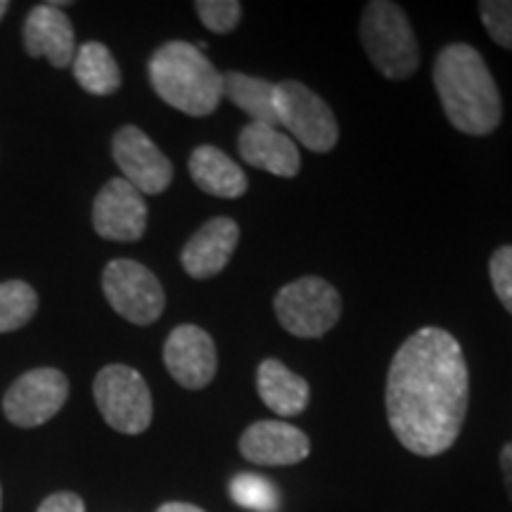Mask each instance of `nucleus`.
<instances>
[{
    "label": "nucleus",
    "instance_id": "1",
    "mask_svg": "<svg viewBox=\"0 0 512 512\" xmlns=\"http://www.w3.org/2000/svg\"><path fill=\"white\" fill-rule=\"evenodd\" d=\"M387 418L399 444L434 458L456 444L470 403V373L458 339L422 328L401 344L387 375Z\"/></svg>",
    "mask_w": 512,
    "mask_h": 512
},
{
    "label": "nucleus",
    "instance_id": "2",
    "mask_svg": "<svg viewBox=\"0 0 512 512\" xmlns=\"http://www.w3.org/2000/svg\"><path fill=\"white\" fill-rule=\"evenodd\" d=\"M434 88L451 126L467 136H489L503 119L494 74L477 48L451 43L434 60Z\"/></svg>",
    "mask_w": 512,
    "mask_h": 512
},
{
    "label": "nucleus",
    "instance_id": "3",
    "mask_svg": "<svg viewBox=\"0 0 512 512\" xmlns=\"http://www.w3.org/2000/svg\"><path fill=\"white\" fill-rule=\"evenodd\" d=\"M147 72L155 93L174 110L188 117H209L219 110L223 74L192 43H164L152 55Z\"/></svg>",
    "mask_w": 512,
    "mask_h": 512
},
{
    "label": "nucleus",
    "instance_id": "4",
    "mask_svg": "<svg viewBox=\"0 0 512 512\" xmlns=\"http://www.w3.org/2000/svg\"><path fill=\"white\" fill-rule=\"evenodd\" d=\"M361 43L373 67L389 81L411 79L420 67V48L406 12L389 0H373L361 15Z\"/></svg>",
    "mask_w": 512,
    "mask_h": 512
},
{
    "label": "nucleus",
    "instance_id": "5",
    "mask_svg": "<svg viewBox=\"0 0 512 512\" xmlns=\"http://www.w3.org/2000/svg\"><path fill=\"white\" fill-rule=\"evenodd\" d=\"M275 316L294 337L318 339L330 332L342 316V297L328 280L304 275L275 294Z\"/></svg>",
    "mask_w": 512,
    "mask_h": 512
},
{
    "label": "nucleus",
    "instance_id": "6",
    "mask_svg": "<svg viewBox=\"0 0 512 512\" xmlns=\"http://www.w3.org/2000/svg\"><path fill=\"white\" fill-rule=\"evenodd\" d=\"M102 418L121 434H143L152 425V394L145 377L128 366L102 368L93 382Z\"/></svg>",
    "mask_w": 512,
    "mask_h": 512
},
{
    "label": "nucleus",
    "instance_id": "7",
    "mask_svg": "<svg viewBox=\"0 0 512 512\" xmlns=\"http://www.w3.org/2000/svg\"><path fill=\"white\" fill-rule=\"evenodd\" d=\"M275 112H278V126H285L311 152L323 155L335 150L339 140L335 112L302 81L287 79L275 83Z\"/></svg>",
    "mask_w": 512,
    "mask_h": 512
},
{
    "label": "nucleus",
    "instance_id": "8",
    "mask_svg": "<svg viewBox=\"0 0 512 512\" xmlns=\"http://www.w3.org/2000/svg\"><path fill=\"white\" fill-rule=\"evenodd\" d=\"M107 302L133 325H152L162 316L164 287L150 268L133 259H114L102 273Z\"/></svg>",
    "mask_w": 512,
    "mask_h": 512
},
{
    "label": "nucleus",
    "instance_id": "9",
    "mask_svg": "<svg viewBox=\"0 0 512 512\" xmlns=\"http://www.w3.org/2000/svg\"><path fill=\"white\" fill-rule=\"evenodd\" d=\"M69 396L67 375L55 368H36L17 377L3 399V411L12 425L31 427L53 420Z\"/></svg>",
    "mask_w": 512,
    "mask_h": 512
},
{
    "label": "nucleus",
    "instance_id": "10",
    "mask_svg": "<svg viewBox=\"0 0 512 512\" xmlns=\"http://www.w3.org/2000/svg\"><path fill=\"white\" fill-rule=\"evenodd\" d=\"M112 157L119 164L124 181L131 183L140 195H159L174 178V166L138 126L119 128L112 140Z\"/></svg>",
    "mask_w": 512,
    "mask_h": 512
},
{
    "label": "nucleus",
    "instance_id": "11",
    "mask_svg": "<svg viewBox=\"0 0 512 512\" xmlns=\"http://www.w3.org/2000/svg\"><path fill=\"white\" fill-rule=\"evenodd\" d=\"M93 228L105 240L138 242L147 228V204L143 195L124 178L107 181L95 197Z\"/></svg>",
    "mask_w": 512,
    "mask_h": 512
},
{
    "label": "nucleus",
    "instance_id": "12",
    "mask_svg": "<svg viewBox=\"0 0 512 512\" xmlns=\"http://www.w3.org/2000/svg\"><path fill=\"white\" fill-rule=\"evenodd\" d=\"M164 363L181 387L204 389L214 380L216 368H219L214 339L197 325H178L166 337Z\"/></svg>",
    "mask_w": 512,
    "mask_h": 512
},
{
    "label": "nucleus",
    "instance_id": "13",
    "mask_svg": "<svg viewBox=\"0 0 512 512\" xmlns=\"http://www.w3.org/2000/svg\"><path fill=\"white\" fill-rule=\"evenodd\" d=\"M242 458L252 465L285 467L309 458L311 441L299 427L280 420H259L240 437Z\"/></svg>",
    "mask_w": 512,
    "mask_h": 512
},
{
    "label": "nucleus",
    "instance_id": "14",
    "mask_svg": "<svg viewBox=\"0 0 512 512\" xmlns=\"http://www.w3.org/2000/svg\"><path fill=\"white\" fill-rule=\"evenodd\" d=\"M240 242L238 223L228 216L211 219L185 242L181 264L185 273L197 280H207L219 275L228 266L230 256Z\"/></svg>",
    "mask_w": 512,
    "mask_h": 512
},
{
    "label": "nucleus",
    "instance_id": "15",
    "mask_svg": "<svg viewBox=\"0 0 512 512\" xmlns=\"http://www.w3.org/2000/svg\"><path fill=\"white\" fill-rule=\"evenodd\" d=\"M24 48L31 57H46L57 69L74 62V27L53 5H38L24 22Z\"/></svg>",
    "mask_w": 512,
    "mask_h": 512
},
{
    "label": "nucleus",
    "instance_id": "16",
    "mask_svg": "<svg viewBox=\"0 0 512 512\" xmlns=\"http://www.w3.org/2000/svg\"><path fill=\"white\" fill-rule=\"evenodd\" d=\"M240 157L256 169L280 178H294L302 169L297 145L278 128L264 124H247L238 138Z\"/></svg>",
    "mask_w": 512,
    "mask_h": 512
},
{
    "label": "nucleus",
    "instance_id": "17",
    "mask_svg": "<svg viewBox=\"0 0 512 512\" xmlns=\"http://www.w3.org/2000/svg\"><path fill=\"white\" fill-rule=\"evenodd\" d=\"M256 389L261 401L280 418L304 413L311 401V387L302 375L292 373L278 358H266L256 370Z\"/></svg>",
    "mask_w": 512,
    "mask_h": 512
},
{
    "label": "nucleus",
    "instance_id": "18",
    "mask_svg": "<svg viewBox=\"0 0 512 512\" xmlns=\"http://www.w3.org/2000/svg\"><path fill=\"white\" fill-rule=\"evenodd\" d=\"M190 176L195 185L214 197L235 200L247 192V176L238 162L214 145H200L190 155Z\"/></svg>",
    "mask_w": 512,
    "mask_h": 512
},
{
    "label": "nucleus",
    "instance_id": "19",
    "mask_svg": "<svg viewBox=\"0 0 512 512\" xmlns=\"http://www.w3.org/2000/svg\"><path fill=\"white\" fill-rule=\"evenodd\" d=\"M223 98L238 105L252 119V124L278 128L275 112V83L242 72L223 74Z\"/></svg>",
    "mask_w": 512,
    "mask_h": 512
},
{
    "label": "nucleus",
    "instance_id": "20",
    "mask_svg": "<svg viewBox=\"0 0 512 512\" xmlns=\"http://www.w3.org/2000/svg\"><path fill=\"white\" fill-rule=\"evenodd\" d=\"M74 79L79 86L91 95H112L121 86L119 64L110 53V48L102 43H83L79 53L74 55Z\"/></svg>",
    "mask_w": 512,
    "mask_h": 512
},
{
    "label": "nucleus",
    "instance_id": "21",
    "mask_svg": "<svg viewBox=\"0 0 512 512\" xmlns=\"http://www.w3.org/2000/svg\"><path fill=\"white\" fill-rule=\"evenodd\" d=\"M38 311V294L24 280L0 283V335L15 332L29 323Z\"/></svg>",
    "mask_w": 512,
    "mask_h": 512
},
{
    "label": "nucleus",
    "instance_id": "22",
    "mask_svg": "<svg viewBox=\"0 0 512 512\" xmlns=\"http://www.w3.org/2000/svg\"><path fill=\"white\" fill-rule=\"evenodd\" d=\"M230 498L240 505V508L254 512H275L280 505L278 489L266 477L252 475V472H240L230 482Z\"/></svg>",
    "mask_w": 512,
    "mask_h": 512
},
{
    "label": "nucleus",
    "instance_id": "23",
    "mask_svg": "<svg viewBox=\"0 0 512 512\" xmlns=\"http://www.w3.org/2000/svg\"><path fill=\"white\" fill-rule=\"evenodd\" d=\"M479 17L491 41L505 50H512V0H482Z\"/></svg>",
    "mask_w": 512,
    "mask_h": 512
},
{
    "label": "nucleus",
    "instance_id": "24",
    "mask_svg": "<svg viewBox=\"0 0 512 512\" xmlns=\"http://www.w3.org/2000/svg\"><path fill=\"white\" fill-rule=\"evenodd\" d=\"M197 15L214 34H230L240 24L242 5L238 0H197Z\"/></svg>",
    "mask_w": 512,
    "mask_h": 512
},
{
    "label": "nucleus",
    "instance_id": "25",
    "mask_svg": "<svg viewBox=\"0 0 512 512\" xmlns=\"http://www.w3.org/2000/svg\"><path fill=\"white\" fill-rule=\"evenodd\" d=\"M491 285L498 302L505 306V311L512 316V245L498 247L489 261Z\"/></svg>",
    "mask_w": 512,
    "mask_h": 512
},
{
    "label": "nucleus",
    "instance_id": "26",
    "mask_svg": "<svg viewBox=\"0 0 512 512\" xmlns=\"http://www.w3.org/2000/svg\"><path fill=\"white\" fill-rule=\"evenodd\" d=\"M36 512H86V503L74 491H57L38 505Z\"/></svg>",
    "mask_w": 512,
    "mask_h": 512
},
{
    "label": "nucleus",
    "instance_id": "27",
    "mask_svg": "<svg viewBox=\"0 0 512 512\" xmlns=\"http://www.w3.org/2000/svg\"><path fill=\"white\" fill-rule=\"evenodd\" d=\"M501 470L505 479V489H508V496L512 501V441L510 444H505L501 451Z\"/></svg>",
    "mask_w": 512,
    "mask_h": 512
},
{
    "label": "nucleus",
    "instance_id": "28",
    "mask_svg": "<svg viewBox=\"0 0 512 512\" xmlns=\"http://www.w3.org/2000/svg\"><path fill=\"white\" fill-rule=\"evenodd\" d=\"M157 512H204V510L197 508V505H192V503L174 501V503H164Z\"/></svg>",
    "mask_w": 512,
    "mask_h": 512
},
{
    "label": "nucleus",
    "instance_id": "29",
    "mask_svg": "<svg viewBox=\"0 0 512 512\" xmlns=\"http://www.w3.org/2000/svg\"><path fill=\"white\" fill-rule=\"evenodd\" d=\"M8 8H10V3L0 0V19H3V15H5V12H8Z\"/></svg>",
    "mask_w": 512,
    "mask_h": 512
},
{
    "label": "nucleus",
    "instance_id": "30",
    "mask_svg": "<svg viewBox=\"0 0 512 512\" xmlns=\"http://www.w3.org/2000/svg\"><path fill=\"white\" fill-rule=\"evenodd\" d=\"M0 508H3V489H0Z\"/></svg>",
    "mask_w": 512,
    "mask_h": 512
}]
</instances>
